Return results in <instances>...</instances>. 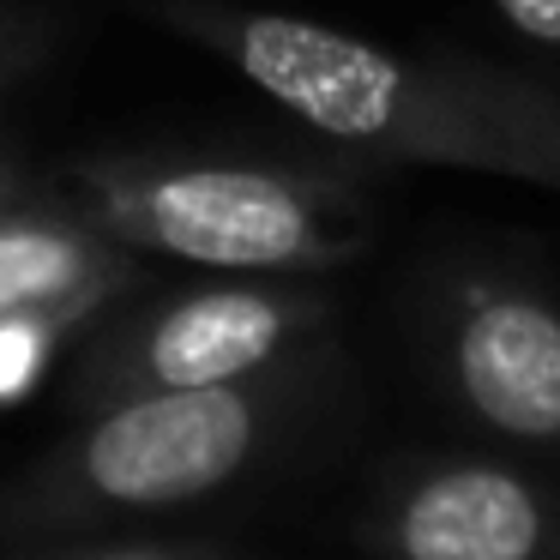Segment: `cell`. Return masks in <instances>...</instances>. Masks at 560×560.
Segmentation results:
<instances>
[{"instance_id":"obj_9","label":"cell","mask_w":560,"mask_h":560,"mask_svg":"<svg viewBox=\"0 0 560 560\" xmlns=\"http://www.w3.org/2000/svg\"><path fill=\"white\" fill-rule=\"evenodd\" d=\"M49 49H55L49 7H7V0H0V85L37 73Z\"/></svg>"},{"instance_id":"obj_8","label":"cell","mask_w":560,"mask_h":560,"mask_svg":"<svg viewBox=\"0 0 560 560\" xmlns=\"http://www.w3.org/2000/svg\"><path fill=\"white\" fill-rule=\"evenodd\" d=\"M91 326L73 319H0V404H19L49 380L55 355L73 350Z\"/></svg>"},{"instance_id":"obj_2","label":"cell","mask_w":560,"mask_h":560,"mask_svg":"<svg viewBox=\"0 0 560 560\" xmlns=\"http://www.w3.org/2000/svg\"><path fill=\"white\" fill-rule=\"evenodd\" d=\"M319 398L326 380L314 350L230 386L133 392L85 410L61 446L0 488V530L61 536L211 500L266 464Z\"/></svg>"},{"instance_id":"obj_3","label":"cell","mask_w":560,"mask_h":560,"mask_svg":"<svg viewBox=\"0 0 560 560\" xmlns=\"http://www.w3.org/2000/svg\"><path fill=\"white\" fill-rule=\"evenodd\" d=\"M61 187L145 259L254 278H326L374 247V194L326 163L266 158H79Z\"/></svg>"},{"instance_id":"obj_7","label":"cell","mask_w":560,"mask_h":560,"mask_svg":"<svg viewBox=\"0 0 560 560\" xmlns=\"http://www.w3.org/2000/svg\"><path fill=\"white\" fill-rule=\"evenodd\" d=\"M145 266L139 247L55 182L0 206V319L97 326L115 302L145 290Z\"/></svg>"},{"instance_id":"obj_4","label":"cell","mask_w":560,"mask_h":560,"mask_svg":"<svg viewBox=\"0 0 560 560\" xmlns=\"http://www.w3.org/2000/svg\"><path fill=\"white\" fill-rule=\"evenodd\" d=\"M338 295L319 278H254L223 271L194 290L127 295L73 343L67 398L73 410H103L133 392L230 386L295 355H314L331 331Z\"/></svg>"},{"instance_id":"obj_11","label":"cell","mask_w":560,"mask_h":560,"mask_svg":"<svg viewBox=\"0 0 560 560\" xmlns=\"http://www.w3.org/2000/svg\"><path fill=\"white\" fill-rule=\"evenodd\" d=\"M494 7L518 37L542 43V49H560V0H494Z\"/></svg>"},{"instance_id":"obj_5","label":"cell","mask_w":560,"mask_h":560,"mask_svg":"<svg viewBox=\"0 0 560 560\" xmlns=\"http://www.w3.org/2000/svg\"><path fill=\"white\" fill-rule=\"evenodd\" d=\"M434 368L482 434L560 458V302L512 271H452L434 295Z\"/></svg>"},{"instance_id":"obj_10","label":"cell","mask_w":560,"mask_h":560,"mask_svg":"<svg viewBox=\"0 0 560 560\" xmlns=\"http://www.w3.org/2000/svg\"><path fill=\"white\" fill-rule=\"evenodd\" d=\"M37 560H242L211 542H121V548H67V555H37Z\"/></svg>"},{"instance_id":"obj_6","label":"cell","mask_w":560,"mask_h":560,"mask_svg":"<svg viewBox=\"0 0 560 560\" xmlns=\"http://www.w3.org/2000/svg\"><path fill=\"white\" fill-rule=\"evenodd\" d=\"M374 560H560V488L500 458H410L374 488L362 524Z\"/></svg>"},{"instance_id":"obj_12","label":"cell","mask_w":560,"mask_h":560,"mask_svg":"<svg viewBox=\"0 0 560 560\" xmlns=\"http://www.w3.org/2000/svg\"><path fill=\"white\" fill-rule=\"evenodd\" d=\"M37 187H49V182H43V175L31 170V163L19 158L13 145H0V206H7V199H25V194H37Z\"/></svg>"},{"instance_id":"obj_1","label":"cell","mask_w":560,"mask_h":560,"mask_svg":"<svg viewBox=\"0 0 560 560\" xmlns=\"http://www.w3.org/2000/svg\"><path fill=\"white\" fill-rule=\"evenodd\" d=\"M145 13L350 158L506 175L560 194V85L542 73L458 49H380L307 13L242 0H145Z\"/></svg>"}]
</instances>
